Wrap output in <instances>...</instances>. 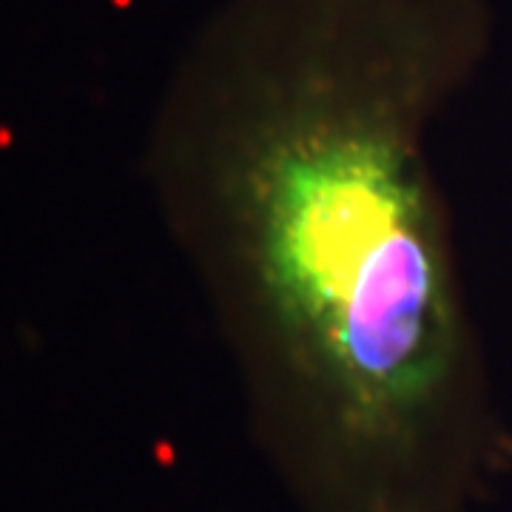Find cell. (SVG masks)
I'll list each match as a JSON object with an SVG mask.
<instances>
[{
	"label": "cell",
	"instance_id": "1",
	"mask_svg": "<svg viewBox=\"0 0 512 512\" xmlns=\"http://www.w3.org/2000/svg\"><path fill=\"white\" fill-rule=\"evenodd\" d=\"M481 0H225L148 123V194L291 512H490L512 476L433 165Z\"/></svg>",
	"mask_w": 512,
	"mask_h": 512
}]
</instances>
